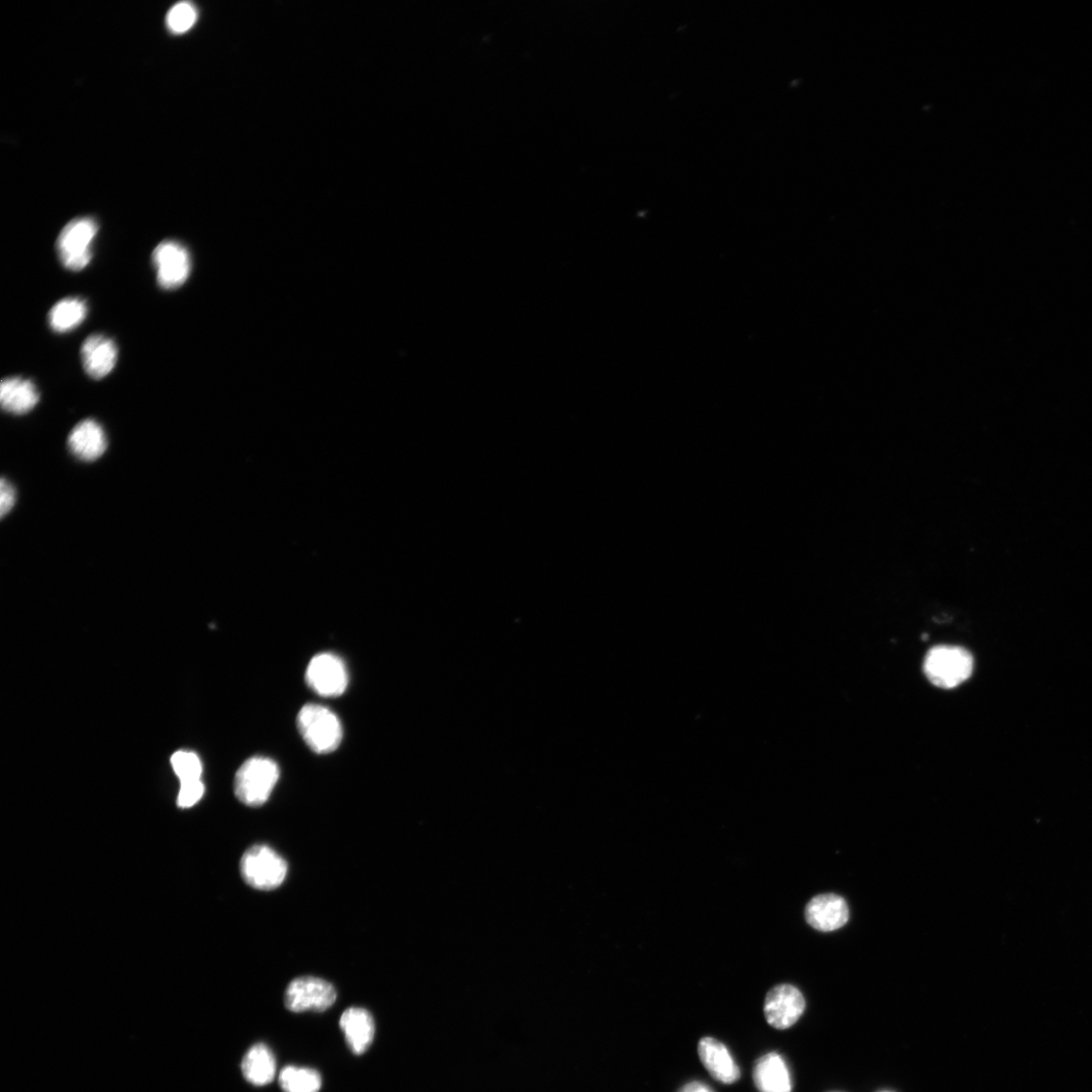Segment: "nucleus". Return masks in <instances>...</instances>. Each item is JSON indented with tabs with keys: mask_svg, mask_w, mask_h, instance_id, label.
Here are the masks:
<instances>
[{
	"mask_svg": "<svg viewBox=\"0 0 1092 1092\" xmlns=\"http://www.w3.org/2000/svg\"><path fill=\"white\" fill-rule=\"evenodd\" d=\"M98 230L97 222L90 217H78L70 222L57 240L62 264L73 271L85 268L92 259L91 245Z\"/></svg>",
	"mask_w": 1092,
	"mask_h": 1092,
	"instance_id": "5",
	"label": "nucleus"
},
{
	"mask_svg": "<svg viewBox=\"0 0 1092 1092\" xmlns=\"http://www.w3.org/2000/svg\"><path fill=\"white\" fill-rule=\"evenodd\" d=\"M337 992L328 981L305 976L293 980L285 993L286 1008L293 1013L318 1012L330 1009L336 1002Z\"/></svg>",
	"mask_w": 1092,
	"mask_h": 1092,
	"instance_id": "7",
	"label": "nucleus"
},
{
	"mask_svg": "<svg viewBox=\"0 0 1092 1092\" xmlns=\"http://www.w3.org/2000/svg\"><path fill=\"white\" fill-rule=\"evenodd\" d=\"M81 359L89 377L95 380L104 379L115 368L118 360L115 341L101 334L89 336L83 342Z\"/></svg>",
	"mask_w": 1092,
	"mask_h": 1092,
	"instance_id": "11",
	"label": "nucleus"
},
{
	"mask_svg": "<svg viewBox=\"0 0 1092 1092\" xmlns=\"http://www.w3.org/2000/svg\"><path fill=\"white\" fill-rule=\"evenodd\" d=\"M69 449L79 460L91 462L101 458L108 449L107 434L96 420L78 423L69 436Z\"/></svg>",
	"mask_w": 1092,
	"mask_h": 1092,
	"instance_id": "12",
	"label": "nucleus"
},
{
	"mask_svg": "<svg viewBox=\"0 0 1092 1092\" xmlns=\"http://www.w3.org/2000/svg\"><path fill=\"white\" fill-rule=\"evenodd\" d=\"M306 681L309 688L320 696L337 697L348 689L349 672L338 655L323 652L310 660Z\"/></svg>",
	"mask_w": 1092,
	"mask_h": 1092,
	"instance_id": "6",
	"label": "nucleus"
},
{
	"mask_svg": "<svg viewBox=\"0 0 1092 1092\" xmlns=\"http://www.w3.org/2000/svg\"><path fill=\"white\" fill-rule=\"evenodd\" d=\"M17 492L14 485L6 478L0 483V516L5 518L15 507Z\"/></svg>",
	"mask_w": 1092,
	"mask_h": 1092,
	"instance_id": "23",
	"label": "nucleus"
},
{
	"mask_svg": "<svg viewBox=\"0 0 1092 1092\" xmlns=\"http://www.w3.org/2000/svg\"><path fill=\"white\" fill-rule=\"evenodd\" d=\"M153 263L159 285L165 290H175L189 278L192 261L187 249L175 241H164L153 252Z\"/></svg>",
	"mask_w": 1092,
	"mask_h": 1092,
	"instance_id": "8",
	"label": "nucleus"
},
{
	"mask_svg": "<svg viewBox=\"0 0 1092 1092\" xmlns=\"http://www.w3.org/2000/svg\"><path fill=\"white\" fill-rule=\"evenodd\" d=\"M198 12L191 3H179L167 14L166 24L174 34H183L190 30L196 24Z\"/></svg>",
	"mask_w": 1092,
	"mask_h": 1092,
	"instance_id": "21",
	"label": "nucleus"
},
{
	"mask_svg": "<svg viewBox=\"0 0 1092 1092\" xmlns=\"http://www.w3.org/2000/svg\"><path fill=\"white\" fill-rule=\"evenodd\" d=\"M241 1070L245 1079L254 1085L269 1084L276 1072L272 1051L262 1043L253 1046L243 1058Z\"/></svg>",
	"mask_w": 1092,
	"mask_h": 1092,
	"instance_id": "17",
	"label": "nucleus"
},
{
	"mask_svg": "<svg viewBox=\"0 0 1092 1092\" xmlns=\"http://www.w3.org/2000/svg\"><path fill=\"white\" fill-rule=\"evenodd\" d=\"M87 315L85 302L78 298L59 301L50 310L49 324L55 332L65 333L79 326Z\"/></svg>",
	"mask_w": 1092,
	"mask_h": 1092,
	"instance_id": "18",
	"label": "nucleus"
},
{
	"mask_svg": "<svg viewBox=\"0 0 1092 1092\" xmlns=\"http://www.w3.org/2000/svg\"><path fill=\"white\" fill-rule=\"evenodd\" d=\"M298 728L305 742L317 754L337 750L343 732L337 715L325 706L305 705L298 715Z\"/></svg>",
	"mask_w": 1092,
	"mask_h": 1092,
	"instance_id": "2",
	"label": "nucleus"
},
{
	"mask_svg": "<svg viewBox=\"0 0 1092 1092\" xmlns=\"http://www.w3.org/2000/svg\"><path fill=\"white\" fill-rule=\"evenodd\" d=\"M285 1092H319L322 1086L320 1073L315 1069L287 1067L278 1076Z\"/></svg>",
	"mask_w": 1092,
	"mask_h": 1092,
	"instance_id": "19",
	"label": "nucleus"
},
{
	"mask_svg": "<svg viewBox=\"0 0 1092 1092\" xmlns=\"http://www.w3.org/2000/svg\"><path fill=\"white\" fill-rule=\"evenodd\" d=\"M40 401L37 387L29 380L12 377L0 385V403L3 409L14 415H24L32 411Z\"/></svg>",
	"mask_w": 1092,
	"mask_h": 1092,
	"instance_id": "15",
	"label": "nucleus"
},
{
	"mask_svg": "<svg viewBox=\"0 0 1092 1092\" xmlns=\"http://www.w3.org/2000/svg\"><path fill=\"white\" fill-rule=\"evenodd\" d=\"M278 779L279 768L273 760L254 757L239 768L235 777V794L247 806H261L268 800Z\"/></svg>",
	"mask_w": 1092,
	"mask_h": 1092,
	"instance_id": "3",
	"label": "nucleus"
},
{
	"mask_svg": "<svg viewBox=\"0 0 1092 1092\" xmlns=\"http://www.w3.org/2000/svg\"><path fill=\"white\" fill-rule=\"evenodd\" d=\"M698 1054L702 1065L710 1075L726 1084H733L740 1077V1071L728 1048L713 1038H703L698 1044Z\"/></svg>",
	"mask_w": 1092,
	"mask_h": 1092,
	"instance_id": "13",
	"label": "nucleus"
},
{
	"mask_svg": "<svg viewBox=\"0 0 1092 1092\" xmlns=\"http://www.w3.org/2000/svg\"><path fill=\"white\" fill-rule=\"evenodd\" d=\"M973 654L959 646L939 645L931 648L925 659L927 679L938 688L951 689L969 679L973 672Z\"/></svg>",
	"mask_w": 1092,
	"mask_h": 1092,
	"instance_id": "1",
	"label": "nucleus"
},
{
	"mask_svg": "<svg viewBox=\"0 0 1092 1092\" xmlns=\"http://www.w3.org/2000/svg\"><path fill=\"white\" fill-rule=\"evenodd\" d=\"M849 917L846 900L832 893L814 897L805 909L808 925L821 931H833L844 926Z\"/></svg>",
	"mask_w": 1092,
	"mask_h": 1092,
	"instance_id": "10",
	"label": "nucleus"
},
{
	"mask_svg": "<svg viewBox=\"0 0 1092 1092\" xmlns=\"http://www.w3.org/2000/svg\"><path fill=\"white\" fill-rule=\"evenodd\" d=\"M171 765L180 784L198 782L203 774V765L197 754L178 751L171 757Z\"/></svg>",
	"mask_w": 1092,
	"mask_h": 1092,
	"instance_id": "20",
	"label": "nucleus"
},
{
	"mask_svg": "<svg viewBox=\"0 0 1092 1092\" xmlns=\"http://www.w3.org/2000/svg\"><path fill=\"white\" fill-rule=\"evenodd\" d=\"M679 1092H713V1090L702 1082L694 1081L683 1086Z\"/></svg>",
	"mask_w": 1092,
	"mask_h": 1092,
	"instance_id": "24",
	"label": "nucleus"
},
{
	"mask_svg": "<svg viewBox=\"0 0 1092 1092\" xmlns=\"http://www.w3.org/2000/svg\"><path fill=\"white\" fill-rule=\"evenodd\" d=\"M753 1078L760 1092H791L792 1090L788 1068L784 1059L777 1053H769L758 1059Z\"/></svg>",
	"mask_w": 1092,
	"mask_h": 1092,
	"instance_id": "16",
	"label": "nucleus"
},
{
	"mask_svg": "<svg viewBox=\"0 0 1092 1092\" xmlns=\"http://www.w3.org/2000/svg\"><path fill=\"white\" fill-rule=\"evenodd\" d=\"M244 881L259 890H272L282 885L288 876V864L273 849L257 845L248 849L240 862Z\"/></svg>",
	"mask_w": 1092,
	"mask_h": 1092,
	"instance_id": "4",
	"label": "nucleus"
},
{
	"mask_svg": "<svg viewBox=\"0 0 1092 1092\" xmlns=\"http://www.w3.org/2000/svg\"><path fill=\"white\" fill-rule=\"evenodd\" d=\"M205 785L202 780L180 784L177 804L181 808H190L196 805L204 796Z\"/></svg>",
	"mask_w": 1092,
	"mask_h": 1092,
	"instance_id": "22",
	"label": "nucleus"
},
{
	"mask_svg": "<svg viewBox=\"0 0 1092 1092\" xmlns=\"http://www.w3.org/2000/svg\"><path fill=\"white\" fill-rule=\"evenodd\" d=\"M805 1006L804 997L796 987L783 984L768 992L764 1013L770 1025L785 1029L796 1023L803 1015Z\"/></svg>",
	"mask_w": 1092,
	"mask_h": 1092,
	"instance_id": "9",
	"label": "nucleus"
},
{
	"mask_svg": "<svg viewBox=\"0 0 1092 1092\" xmlns=\"http://www.w3.org/2000/svg\"><path fill=\"white\" fill-rule=\"evenodd\" d=\"M340 1027L346 1034L350 1049L356 1055H362L368 1050L376 1032L372 1016L360 1008H351L343 1013Z\"/></svg>",
	"mask_w": 1092,
	"mask_h": 1092,
	"instance_id": "14",
	"label": "nucleus"
}]
</instances>
